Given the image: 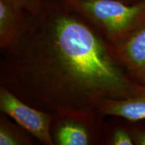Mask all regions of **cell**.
Wrapping results in <instances>:
<instances>
[{"label":"cell","instance_id":"obj_1","mask_svg":"<svg viewBox=\"0 0 145 145\" xmlns=\"http://www.w3.org/2000/svg\"><path fill=\"white\" fill-rule=\"evenodd\" d=\"M142 84L127 75L113 46L64 0L25 12L20 31L1 50L0 86L52 114L125 99Z\"/></svg>","mask_w":145,"mask_h":145},{"label":"cell","instance_id":"obj_2","mask_svg":"<svg viewBox=\"0 0 145 145\" xmlns=\"http://www.w3.org/2000/svg\"><path fill=\"white\" fill-rule=\"evenodd\" d=\"M91 23L111 44L145 24V0H64Z\"/></svg>","mask_w":145,"mask_h":145},{"label":"cell","instance_id":"obj_3","mask_svg":"<svg viewBox=\"0 0 145 145\" xmlns=\"http://www.w3.org/2000/svg\"><path fill=\"white\" fill-rule=\"evenodd\" d=\"M104 116L97 107L53 114L50 133L54 145H102Z\"/></svg>","mask_w":145,"mask_h":145},{"label":"cell","instance_id":"obj_4","mask_svg":"<svg viewBox=\"0 0 145 145\" xmlns=\"http://www.w3.org/2000/svg\"><path fill=\"white\" fill-rule=\"evenodd\" d=\"M0 110L40 142L54 145L50 133L52 114L26 104L2 86H0Z\"/></svg>","mask_w":145,"mask_h":145},{"label":"cell","instance_id":"obj_5","mask_svg":"<svg viewBox=\"0 0 145 145\" xmlns=\"http://www.w3.org/2000/svg\"><path fill=\"white\" fill-rule=\"evenodd\" d=\"M116 57L132 80L145 84V24L112 44Z\"/></svg>","mask_w":145,"mask_h":145},{"label":"cell","instance_id":"obj_6","mask_svg":"<svg viewBox=\"0 0 145 145\" xmlns=\"http://www.w3.org/2000/svg\"><path fill=\"white\" fill-rule=\"evenodd\" d=\"M97 108L106 116H119L130 121L143 120L145 119V84L131 97L104 99Z\"/></svg>","mask_w":145,"mask_h":145},{"label":"cell","instance_id":"obj_7","mask_svg":"<svg viewBox=\"0 0 145 145\" xmlns=\"http://www.w3.org/2000/svg\"><path fill=\"white\" fill-rule=\"evenodd\" d=\"M25 17L24 11L14 6L7 0H0V48L5 49L20 31Z\"/></svg>","mask_w":145,"mask_h":145},{"label":"cell","instance_id":"obj_8","mask_svg":"<svg viewBox=\"0 0 145 145\" xmlns=\"http://www.w3.org/2000/svg\"><path fill=\"white\" fill-rule=\"evenodd\" d=\"M130 120L114 116L105 121L103 130L102 145H134Z\"/></svg>","mask_w":145,"mask_h":145},{"label":"cell","instance_id":"obj_9","mask_svg":"<svg viewBox=\"0 0 145 145\" xmlns=\"http://www.w3.org/2000/svg\"><path fill=\"white\" fill-rule=\"evenodd\" d=\"M12 120L3 113L0 115V145L34 144L35 138Z\"/></svg>","mask_w":145,"mask_h":145},{"label":"cell","instance_id":"obj_10","mask_svg":"<svg viewBox=\"0 0 145 145\" xmlns=\"http://www.w3.org/2000/svg\"><path fill=\"white\" fill-rule=\"evenodd\" d=\"M130 131L134 144L145 145V124L140 121H130Z\"/></svg>","mask_w":145,"mask_h":145},{"label":"cell","instance_id":"obj_11","mask_svg":"<svg viewBox=\"0 0 145 145\" xmlns=\"http://www.w3.org/2000/svg\"><path fill=\"white\" fill-rule=\"evenodd\" d=\"M7 1L12 3L14 6L24 12L35 14L40 8L43 0H7Z\"/></svg>","mask_w":145,"mask_h":145},{"label":"cell","instance_id":"obj_12","mask_svg":"<svg viewBox=\"0 0 145 145\" xmlns=\"http://www.w3.org/2000/svg\"><path fill=\"white\" fill-rule=\"evenodd\" d=\"M122 1H126V2H129V3H135V2H137V1H141V0H122Z\"/></svg>","mask_w":145,"mask_h":145}]
</instances>
